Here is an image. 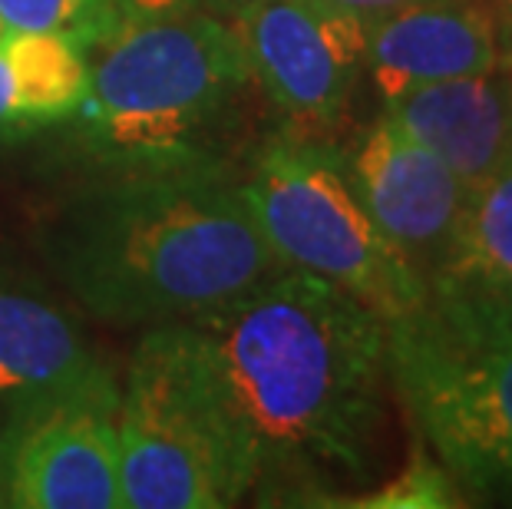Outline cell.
<instances>
[{"label": "cell", "instance_id": "cell-1", "mask_svg": "<svg viewBox=\"0 0 512 509\" xmlns=\"http://www.w3.org/2000/svg\"><path fill=\"white\" fill-rule=\"evenodd\" d=\"M176 328L242 500L298 503L374 473L390 364L387 321L364 301L281 265Z\"/></svg>", "mask_w": 512, "mask_h": 509}, {"label": "cell", "instance_id": "cell-2", "mask_svg": "<svg viewBox=\"0 0 512 509\" xmlns=\"http://www.w3.org/2000/svg\"><path fill=\"white\" fill-rule=\"evenodd\" d=\"M110 172L43 229L53 272L93 318L189 321L281 268L225 162Z\"/></svg>", "mask_w": 512, "mask_h": 509}, {"label": "cell", "instance_id": "cell-3", "mask_svg": "<svg viewBox=\"0 0 512 509\" xmlns=\"http://www.w3.org/2000/svg\"><path fill=\"white\" fill-rule=\"evenodd\" d=\"M248 86L252 63L228 17H133L90 53V93L70 123L103 169L219 162L215 143Z\"/></svg>", "mask_w": 512, "mask_h": 509}, {"label": "cell", "instance_id": "cell-4", "mask_svg": "<svg viewBox=\"0 0 512 509\" xmlns=\"http://www.w3.org/2000/svg\"><path fill=\"white\" fill-rule=\"evenodd\" d=\"M390 381L423 443L473 493L512 490V305L430 285L387 324Z\"/></svg>", "mask_w": 512, "mask_h": 509}, {"label": "cell", "instance_id": "cell-5", "mask_svg": "<svg viewBox=\"0 0 512 509\" xmlns=\"http://www.w3.org/2000/svg\"><path fill=\"white\" fill-rule=\"evenodd\" d=\"M242 186L281 265L328 278L387 324L423 305L427 281L374 225L334 146L298 129L268 136Z\"/></svg>", "mask_w": 512, "mask_h": 509}, {"label": "cell", "instance_id": "cell-6", "mask_svg": "<svg viewBox=\"0 0 512 509\" xmlns=\"http://www.w3.org/2000/svg\"><path fill=\"white\" fill-rule=\"evenodd\" d=\"M123 509H222L242 503L232 460L172 324L136 341L119 384Z\"/></svg>", "mask_w": 512, "mask_h": 509}, {"label": "cell", "instance_id": "cell-7", "mask_svg": "<svg viewBox=\"0 0 512 509\" xmlns=\"http://www.w3.org/2000/svg\"><path fill=\"white\" fill-rule=\"evenodd\" d=\"M0 490L14 509H123L110 364L0 410Z\"/></svg>", "mask_w": 512, "mask_h": 509}, {"label": "cell", "instance_id": "cell-8", "mask_svg": "<svg viewBox=\"0 0 512 509\" xmlns=\"http://www.w3.org/2000/svg\"><path fill=\"white\" fill-rule=\"evenodd\" d=\"M232 24L255 86L298 133L341 119L364 73L370 24L328 0H252Z\"/></svg>", "mask_w": 512, "mask_h": 509}, {"label": "cell", "instance_id": "cell-9", "mask_svg": "<svg viewBox=\"0 0 512 509\" xmlns=\"http://www.w3.org/2000/svg\"><path fill=\"white\" fill-rule=\"evenodd\" d=\"M344 159L374 225L430 285L453 255L470 189L433 149L384 113Z\"/></svg>", "mask_w": 512, "mask_h": 509}, {"label": "cell", "instance_id": "cell-10", "mask_svg": "<svg viewBox=\"0 0 512 509\" xmlns=\"http://www.w3.org/2000/svg\"><path fill=\"white\" fill-rule=\"evenodd\" d=\"M496 67H503V47L479 0H417L367 27L364 73L384 103L413 86Z\"/></svg>", "mask_w": 512, "mask_h": 509}, {"label": "cell", "instance_id": "cell-11", "mask_svg": "<svg viewBox=\"0 0 512 509\" xmlns=\"http://www.w3.org/2000/svg\"><path fill=\"white\" fill-rule=\"evenodd\" d=\"M384 116L433 149L466 189L512 162V70L423 83L384 103Z\"/></svg>", "mask_w": 512, "mask_h": 509}, {"label": "cell", "instance_id": "cell-12", "mask_svg": "<svg viewBox=\"0 0 512 509\" xmlns=\"http://www.w3.org/2000/svg\"><path fill=\"white\" fill-rule=\"evenodd\" d=\"M100 364L83 321L43 281L0 262V410L80 381Z\"/></svg>", "mask_w": 512, "mask_h": 509}, {"label": "cell", "instance_id": "cell-13", "mask_svg": "<svg viewBox=\"0 0 512 509\" xmlns=\"http://www.w3.org/2000/svg\"><path fill=\"white\" fill-rule=\"evenodd\" d=\"M430 285L483 291L512 305V162L470 192L450 262Z\"/></svg>", "mask_w": 512, "mask_h": 509}, {"label": "cell", "instance_id": "cell-14", "mask_svg": "<svg viewBox=\"0 0 512 509\" xmlns=\"http://www.w3.org/2000/svg\"><path fill=\"white\" fill-rule=\"evenodd\" d=\"M4 57L37 133L70 123L90 93V53L60 37L10 30Z\"/></svg>", "mask_w": 512, "mask_h": 509}, {"label": "cell", "instance_id": "cell-15", "mask_svg": "<svg viewBox=\"0 0 512 509\" xmlns=\"http://www.w3.org/2000/svg\"><path fill=\"white\" fill-rule=\"evenodd\" d=\"M0 20L17 34L60 37L93 53L126 17L116 0H0Z\"/></svg>", "mask_w": 512, "mask_h": 509}, {"label": "cell", "instance_id": "cell-16", "mask_svg": "<svg viewBox=\"0 0 512 509\" xmlns=\"http://www.w3.org/2000/svg\"><path fill=\"white\" fill-rule=\"evenodd\" d=\"M344 506L364 509H443L456 506V480L437 457H427V450L413 453V460L394 480L380 490L367 493L364 500H347Z\"/></svg>", "mask_w": 512, "mask_h": 509}, {"label": "cell", "instance_id": "cell-17", "mask_svg": "<svg viewBox=\"0 0 512 509\" xmlns=\"http://www.w3.org/2000/svg\"><path fill=\"white\" fill-rule=\"evenodd\" d=\"M34 133H37V126L30 123L24 103H20L14 70H10L4 50H0V143H10V139H27Z\"/></svg>", "mask_w": 512, "mask_h": 509}, {"label": "cell", "instance_id": "cell-18", "mask_svg": "<svg viewBox=\"0 0 512 509\" xmlns=\"http://www.w3.org/2000/svg\"><path fill=\"white\" fill-rule=\"evenodd\" d=\"M126 20L133 17H162V14H179V10L202 7V0H116Z\"/></svg>", "mask_w": 512, "mask_h": 509}, {"label": "cell", "instance_id": "cell-19", "mask_svg": "<svg viewBox=\"0 0 512 509\" xmlns=\"http://www.w3.org/2000/svg\"><path fill=\"white\" fill-rule=\"evenodd\" d=\"M328 4L341 7V10H351L354 17H361L364 24H374V20L394 14L400 7H410L417 0H328Z\"/></svg>", "mask_w": 512, "mask_h": 509}, {"label": "cell", "instance_id": "cell-20", "mask_svg": "<svg viewBox=\"0 0 512 509\" xmlns=\"http://www.w3.org/2000/svg\"><path fill=\"white\" fill-rule=\"evenodd\" d=\"M248 4H252V0H202V10H212V14L232 20L238 10L248 7Z\"/></svg>", "mask_w": 512, "mask_h": 509}, {"label": "cell", "instance_id": "cell-21", "mask_svg": "<svg viewBox=\"0 0 512 509\" xmlns=\"http://www.w3.org/2000/svg\"><path fill=\"white\" fill-rule=\"evenodd\" d=\"M7 503H4V490H0V509H4Z\"/></svg>", "mask_w": 512, "mask_h": 509}, {"label": "cell", "instance_id": "cell-22", "mask_svg": "<svg viewBox=\"0 0 512 509\" xmlns=\"http://www.w3.org/2000/svg\"><path fill=\"white\" fill-rule=\"evenodd\" d=\"M506 4H509V14H512V0H506Z\"/></svg>", "mask_w": 512, "mask_h": 509}]
</instances>
